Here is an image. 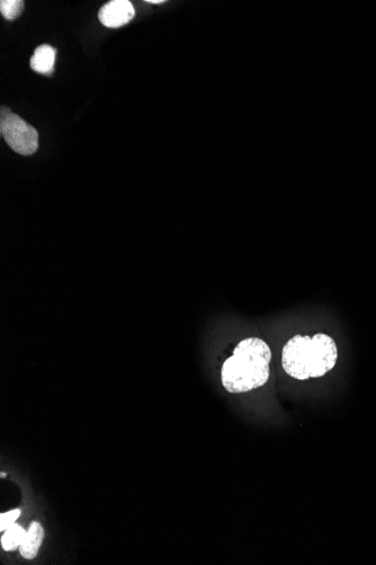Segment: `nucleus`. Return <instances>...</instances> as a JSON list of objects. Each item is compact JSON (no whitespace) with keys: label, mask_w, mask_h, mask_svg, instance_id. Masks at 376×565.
Instances as JSON below:
<instances>
[{"label":"nucleus","mask_w":376,"mask_h":565,"mask_svg":"<svg viewBox=\"0 0 376 565\" xmlns=\"http://www.w3.org/2000/svg\"><path fill=\"white\" fill-rule=\"evenodd\" d=\"M336 342L329 335L315 337L295 335L285 344L282 352L284 372L298 381L325 376L337 363Z\"/></svg>","instance_id":"2"},{"label":"nucleus","mask_w":376,"mask_h":565,"mask_svg":"<svg viewBox=\"0 0 376 565\" xmlns=\"http://www.w3.org/2000/svg\"><path fill=\"white\" fill-rule=\"evenodd\" d=\"M272 351L259 338L241 341L234 355L225 361L221 370L223 387L231 394H241L264 386L271 376Z\"/></svg>","instance_id":"1"},{"label":"nucleus","mask_w":376,"mask_h":565,"mask_svg":"<svg viewBox=\"0 0 376 565\" xmlns=\"http://www.w3.org/2000/svg\"><path fill=\"white\" fill-rule=\"evenodd\" d=\"M24 2L22 0H2L0 2V12L8 21L17 19L23 12Z\"/></svg>","instance_id":"8"},{"label":"nucleus","mask_w":376,"mask_h":565,"mask_svg":"<svg viewBox=\"0 0 376 565\" xmlns=\"http://www.w3.org/2000/svg\"><path fill=\"white\" fill-rule=\"evenodd\" d=\"M26 532L25 529L14 524L2 536V546L6 552H13L22 545Z\"/></svg>","instance_id":"7"},{"label":"nucleus","mask_w":376,"mask_h":565,"mask_svg":"<svg viewBox=\"0 0 376 565\" xmlns=\"http://www.w3.org/2000/svg\"><path fill=\"white\" fill-rule=\"evenodd\" d=\"M0 134L17 154L30 156L39 148L37 129L13 113L10 108L3 107L0 113Z\"/></svg>","instance_id":"3"},{"label":"nucleus","mask_w":376,"mask_h":565,"mask_svg":"<svg viewBox=\"0 0 376 565\" xmlns=\"http://www.w3.org/2000/svg\"><path fill=\"white\" fill-rule=\"evenodd\" d=\"M21 516L20 509H14L12 511L5 512V514L0 515V531L5 532L8 528L16 523V520Z\"/></svg>","instance_id":"9"},{"label":"nucleus","mask_w":376,"mask_h":565,"mask_svg":"<svg viewBox=\"0 0 376 565\" xmlns=\"http://www.w3.org/2000/svg\"><path fill=\"white\" fill-rule=\"evenodd\" d=\"M147 3L148 4H155V5L164 4V0H147Z\"/></svg>","instance_id":"10"},{"label":"nucleus","mask_w":376,"mask_h":565,"mask_svg":"<svg viewBox=\"0 0 376 565\" xmlns=\"http://www.w3.org/2000/svg\"><path fill=\"white\" fill-rule=\"evenodd\" d=\"M136 16V10L129 0H113L101 8L98 19L106 28L118 29Z\"/></svg>","instance_id":"4"},{"label":"nucleus","mask_w":376,"mask_h":565,"mask_svg":"<svg viewBox=\"0 0 376 565\" xmlns=\"http://www.w3.org/2000/svg\"><path fill=\"white\" fill-rule=\"evenodd\" d=\"M44 538V529L41 524L34 522L26 532L20 552L24 559L33 560L38 555Z\"/></svg>","instance_id":"6"},{"label":"nucleus","mask_w":376,"mask_h":565,"mask_svg":"<svg viewBox=\"0 0 376 565\" xmlns=\"http://www.w3.org/2000/svg\"><path fill=\"white\" fill-rule=\"evenodd\" d=\"M0 476H2V478H5L6 474L2 473V474H0Z\"/></svg>","instance_id":"11"},{"label":"nucleus","mask_w":376,"mask_h":565,"mask_svg":"<svg viewBox=\"0 0 376 565\" xmlns=\"http://www.w3.org/2000/svg\"><path fill=\"white\" fill-rule=\"evenodd\" d=\"M57 50L49 46V44H42L31 59V68L34 72L42 75H52L55 69Z\"/></svg>","instance_id":"5"}]
</instances>
